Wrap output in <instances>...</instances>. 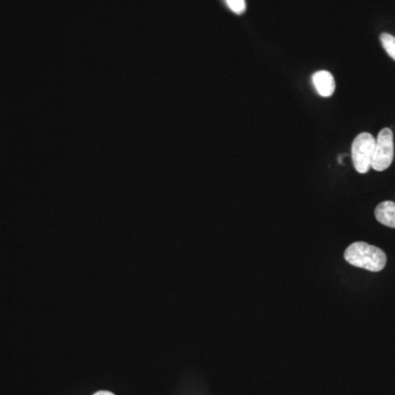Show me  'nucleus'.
Returning <instances> with one entry per match:
<instances>
[{
	"mask_svg": "<svg viewBox=\"0 0 395 395\" xmlns=\"http://www.w3.org/2000/svg\"><path fill=\"white\" fill-rule=\"evenodd\" d=\"M346 262L355 267L371 272H381L387 265V255L379 247L365 242H356L345 250Z\"/></svg>",
	"mask_w": 395,
	"mask_h": 395,
	"instance_id": "f257e3e1",
	"label": "nucleus"
},
{
	"mask_svg": "<svg viewBox=\"0 0 395 395\" xmlns=\"http://www.w3.org/2000/svg\"><path fill=\"white\" fill-rule=\"evenodd\" d=\"M375 219L385 227L395 229V202H381L375 211Z\"/></svg>",
	"mask_w": 395,
	"mask_h": 395,
	"instance_id": "39448f33",
	"label": "nucleus"
},
{
	"mask_svg": "<svg viewBox=\"0 0 395 395\" xmlns=\"http://www.w3.org/2000/svg\"><path fill=\"white\" fill-rule=\"evenodd\" d=\"M312 81L315 91L319 93L321 97L328 98V97L334 95L336 83H335L334 76L330 72H316V73L313 74Z\"/></svg>",
	"mask_w": 395,
	"mask_h": 395,
	"instance_id": "20e7f679",
	"label": "nucleus"
},
{
	"mask_svg": "<svg viewBox=\"0 0 395 395\" xmlns=\"http://www.w3.org/2000/svg\"><path fill=\"white\" fill-rule=\"evenodd\" d=\"M93 395H114V393L108 392V391H100V392H97L96 394Z\"/></svg>",
	"mask_w": 395,
	"mask_h": 395,
	"instance_id": "6e6552de",
	"label": "nucleus"
},
{
	"mask_svg": "<svg viewBox=\"0 0 395 395\" xmlns=\"http://www.w3.org/2000/svg\"><path fill=\"white\" fill-rule=\"evenodd\" d=\"M380 41L385 52L395 61V36H391L389 33H382Z\"/></svg>",
	"mask_w": 395,
	"mask_h": 395,
	"instance_id": "423d86ee",
	"label": "nucleus"
},
{
	"mask_svg": "<svg viewBox=\"0 0 395 395\" xmlns=\"http://www.w3.org/2000/svg\"><path fill=\"white\" fill-rule=\"evenodd\" d=\"M375 139L370 133L363 132L356 136L352 145L354 167L359 174H366L371 168Z\"/></svg>",
	"mask_w": 395,
	"mask_h": 395,
	"instance_id": "f03ea898",
	"label": "nucleus"
},
{
	"mask_svg": "<svg viewBox=\"0 0 395 395\" xmlns=\"http://www.w3.org/2000/svg\"><path fill=\"white\" fill-rule=\"evenodd\" d=\"M225 1L229 9L236 15H243L246 11L245 0H225Z\"/></svg>",
	"mask_w": 395,
	"mask_h": 395,
	"instance_id": "0eeeda50",
	"label": "nucleus"
},
{
	"mask_svg": "<svg viewBox=\"0 0 395 395\" xmlns=\"http://www.w3.org/2000/svg\"><path fill=\"white\" fill-rule=\"evenodd\" d=\"M394 159V138L391 128H384L379 132L375 139L371 168L377 171L388 169Z\"/></svg>",
	"mask_w": 395,
	"mask_h": 395,
	"instance_id": "7ed1b4c3",
	"label": "nucleus"
}]
</instances>
